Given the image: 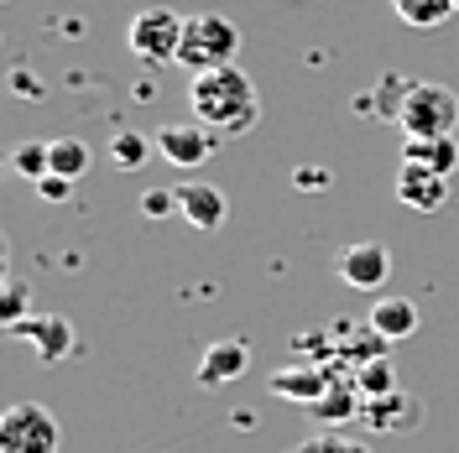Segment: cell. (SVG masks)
<instances>
[{
	"mask_svg": "<svg viewBox=\"0 0 459 453\" xmlns=\"http://www.w3.org/2000/svg\"><path fill=\"white\" fill-rule=\"evenodd\" d=\"M188 105H194V120L214 125V131H225V136H246V131H256V120H261L256 84H251L235 63L209 68V73H194V84H188Z\"/></svg>",
	"mask_w": 459,
	"mask_h": 453,
	"instance_id": "cell-1",
	"label": "cell"
},
{
	"mask_svg": "<svg viewBox=\"0 0 459 453\" xmlns=\"http://www.w3.org/2000/svg\"><path fill=\"white\" fill-rule=\"evenodd\" d=\"M240 53V31L230 16L220 11H199V16H188L183 21V47H178V63L188 68V73H209V68H225L235 63Z\"/></svg>",
	"mask_w": 459,
	"mask_h": 453,
	"instance_id": "cell-2",
	"label": "cell"
},
{
	"mask_svg": "<svg viewBox=\"0 0 459 453\" xmlns=\"http://www.w3.org/2000/svg\"><path fill=\"white\" fill-rule=\"evenodd\" d=\"M402 136H455L459 125V94H449L444 84H407V99L397 110Z\"/></svg>",
	"mask_w": 459,
	"mask_h": 453,
	"instance_id": "cell-3",
	"label": "cell"
},
{
	"mask_svg": "<svg viewBox=\"0 0 459 453\" xmlns=\"http://www.w3.org/2000/svg\"><path fill=\"white\" fill-rule=\"evenodd\" d=\"M183 21H188V16H178L168 5H146V11L131 16V27H126V47L142 57V63H178Z\"/></svg>",
	"mask_w": 459,
	"mask_h": 453,
	"instance_id": "cell-4",
	"label": "cell"
},
{
	"mask_svg": "<svg viewBox=\"0 0 459 453\" xmlns=\"http://www.w3.org/2000/svg\"><path fill=\"white\" fill-rule=\"evenodd\" d=\"M57 443H63L57 417L42 401H16L0 417V453H57Z\"/></svg>",
	"mask_w": 459,
	"mask_h": 453,
	"instance_id": "cell-5",
	"label": "cell"
},
{
	"mask_svg": "<svg viewBox=\"0 0 459 453\" xmlns=\"http://www.w3.org/2000/svg\"><path fill=\"white\" fill-rule=\"evenodd\" d=\"M334 271H340V282L355 286V292H381L386 277H392V251H386L381 240H355V245L340 251Z\"/></svg>",
	"mask_w": 459,
	"mask_h": 453,
	"instance_id": "cell-6",
	"label": "cell"
},
{
	"mask_svg": "<svg viewBox=\"0 0 459 453\" xmlns=\"http://www.w3.org/2000/svg\"><path fill=\"white\" fill-rule=\"evenodd\" d=\"M11 334L27 339L31 349L42 355V365H63V360L79 349V334H74V323H68L63 312H31L27 323H16Z\"/></svg>",
	"mask_w": 459,
	"mask_h": 453,
	"instance_id": "cell-7",
	"label": "cell"
},
{
	"mask_svg": "<svg viewBox=\"0 0 459 453\" xmlns=\"http://www.w3.org/2000/svg\"><path fill=\"white\" fill-rule=\"evenodd\" d=\"M157 151L168 157V167H204L214 157V136L204 120H172L157 131Z\"/></svg>",
	"mask_w": 459,
	"mask_h": 453,
	"instance_id": "cell-8",
	"label": "cell"
},
{
	"mask_svg": "<svg viewBox=\"0 0 459 453\" xmlns=\"http://www.w3.org/2000/svg\"><path fill=\"white\" fill-rule=\"evenodd\" d=\"M397 199L418 214H438L449 203V177L433 167H418V162H402L397 167Z\"/></svg>",
	"mask_w": 459,
	"mask_h": 453,
	"instance_id": "cell-9",
	"label": "cell"
},
{
	"mask_svg": "<svg viewBox=\"0 0 459 453\" xmlns=\"http://www.w3.org/2000/svg\"><path fill=\"white\" fill-rule=\"evenodd\" d=\"M172 193H178V214H183L194 229H204V235H209V229H220L230 219V203H225V193H220L214 183L188 177V183H178Z\"/></svg>",
	"mask_w": 459,
	"mask_h": 453,
	"instance_id": "cell-10",
	"label": "cell"
},
{
	"mask_svg": "<svg viewBox=\"0 0 459 453\" xmlns=\"http://www.w3.org/2000/svg\"><path fill=\"white\" fill-rule=\"evenodd\" d=\"M251 370V344L246 339H220L199 355V386H230Z\"/></svg>",
	"mask_w": 459,
	"mask_h": 453,
	"instance_id": "cell-11",
	"label": "cell"
},
{
	"mask_svg": "<svg viewBox=\"0 0 459 453\" xmlns=\"http://www.w3.org/2000/svg\"><path fill=\"white\" fill-rule=\"evenodd\" d=\"M371 334L386 344H402L418 334V323H423V312H418V303H407V297H376L371 303Z\"/></svg>",
	"mask_w": 459,
	"mask_h": 453,
	"instance_id": "cell-12",
	"label": "cell"
},
{
	"mask_svg": "<svg viewBox=\"0 0 459 453\" xmlns=\"http://www.w3.org/2000/svg\"><path fill=\"white\" fill-rule=\"evenodd\" d=\"M366 423H371L376 432H407V427L423 423V401L402 397V391H386V397H376L371 406H366Z\"/></svg>",
	"mask_w": 459,
	"mask_h": 453,
	"instance_id": "cell-13",
	"label": "cell"
},
{
	"mask_svg": "<svg viewBox=\"0 0 459 453\" xmlns=\"http://www.w3.org/2000/svg\"><path fill=\"white\" fill-rule=\"evenodd\" d=\"M272 397H282V401H303V406H314L324 391H329V375L324 370H314V365H287V370H277L272 380Z\"/></svg>",
	"mask_w": 459,
	"mask_h": 453,
	"instance_id": "cell-14",
	"label": "cell"
},
{
	"mask_svg": "<svg viewBox=\"0 0 459 453\" xmlns=\"http://www.w3.org/2000/svg\"><path fill=\"white\" fill-rule=\"evenodd\" d=\"M402 162H418V167L449 172L459 167V136H407L402 141Z\"/></svg>",
	"mask_w": 459,
	"mask_h": 453,
	"instance_id": "cell-15",
	"label": "cell"
},
{
	"mask_svg": "<svg viewBox=\"0 0 459 453\" xmlns=\"http://www.w3.org/2000/svg\"><path fill=\"white\" fill-rule=\"evenodd\" d=\"M48 162H53L57 177L79 183V177L94 167V151H89V141H79V136H53V141H48Z\"/></svg>",
	"mask_w": 459,
	"mask_h": 453,
	"instance_id": "cell-16",
	"label": "cell"
},
{
	"mask_svg": "<svg viewBox=\"0 0 459 453\" xmlns=\"http://www.w3.org/2000/svg\"><path fill=\"white\" fill-rule=\"evenodd\" d=\"M392 11H397L402 27H412V31H433V27H444V21L455 16L459 5H455V0H392Z\"/></svg>",
	"mask_w": 459,
	"mask_h": 453,
	"instance_id": "cell-17",
	"label": "cell"
},
{
	"mask_svg": "<svg viewBox=\"0 0 459 453\" xmlns=\"http://www.w3.org/2000/svg\"><path fill=\"white\" fill-rule=\"evenodd\" d=\"M152 146H157V141H146L142 131H115V136H110V162L120 172H142L146 157H152Z\"/></svg>",
	"mask_w": 459,
	"mask_h": 453,
	"instance_id": "cell-18",
	"label": "cell"
},
{
	"mask_svg": "<svg viewBox=\"0 0 459 453\" xmlns=\"http://www.w3.org/2000/svg\"><path fill=\"white\" fill-rule=\"evenodd\" d=\"M11 172H16V177H31V183H42V177L53 172V162H48V141H22L16 151H11Z\"/></svg>",
	"mask_w": 459,
	"mask_h": 453,
	"instance_id": "cell-19",
	"label": "cell"
},
{
	"mask_svg": "<svg viewBox=\"0 0 459 453\" xmlns=\"http://www.w3.org/2000/svg\"><path fill=\"white\" fill-rule=\"evenodd\" d=\"M350 406H355V386H340V391H324L308 412H314V423H344Z\"/></svg>",
	"mask_w": 459,
	"mask_h": 453,
	"instance_id": "cell-20",
	"label": "cell"
},
{
	"mask_svg": "<svg viewBox=\"0 0 459 453\" xmlns=\"http://www.w3.org/2000/svg\"><path fill=\"white\" fill-rule=\"evenodd\" d=\"M31 297H27V282H16V277H11V282H5V297H0V323H5V329H16V323H27L31 318Z\"/></svg>",
	"mask_w": 459,
	"mask_h": 453,
	"instance_id": "cell-21",
	"label": "cell"
},
{
	"mask_svg": "<svg viewBox=\"0 0 459 453\" xmlns=\"http://www.w3.org/2000/svg\"><path fill=\"white\" fill-rule=\"evenodd\" d=\"M355 391H360V397H386V391H397V380H392V365H386V360H376V365H366L360 370V375H355Z\"/></svg>",
	"mask_w": 459,
	"mask_h": 453,
	"instance_id": "cell-22",
	"label": "cell"
},
{
	"mask_svg": "<svg viewBox=\"0 0 459 453\" xmlns=\"http://www.w3.org/2000/svg\"><path fill=\"white\" fill-rule=\"evenodd\" d=\"M142 214L146 219H168V214H178V193H172V188H146L142 193Z\"/></svg>",
	"mask_w": 459,
	"mask_h": 453,
	"instance_id": "cell-23",
	"label": "cell"
},
{
	"mask_svg": "<svg viewBox=\"0 0 459 453\" xmlns=\"http://www.w3.org/2000/svg\"><path fill=\"white\" fill-rule=\"evenodd\" d=\"M37 199H42V203H68V199H74V183H68V177H57V172H48V177L37 183Z\"/></svg>",
	"mask_w": 459,
	"mask_h": 453,
	"instance_id": "cell-24",
	"label": "cell"
},
{
	"mask_svg": "<svg viewBox=\"0 0 459 453\" xmlns=\"http://www.w3.org/2000/svg\"><path fill=\"white\" fill-rule=\"evenodd\" d=\"M298 188H308V193H318V188H329V172H318V167H298V177H292Z\"/></svg>",
	"mask_w": 459,
	"mask_h": 453,
	"instance_id": "cell-25",
	"label": "cell"
},
{
	"mask_svg": "<svg viewBox=\"0 0 459 453\" xmlns=\"http://www.w3.org/2000/svg\"><path fill=\"white\" fill-rule=\"evenodd\" d=\"M11 89H16V94H22V99H37V94H42V84H37V79H31L27 68H16V73H11Z\"/></svg>",
	"mask_w": 459,
	"mask_h": 453,
	"instance_id": "cell-26",
	"label": "cell"
},
{
	"mask_svg": "<svg viewBox=\"0 0 459 453\" xmlns=\"http://www.w3.org/2000/svg\"><path fill=\"white\" fill-rule=\"evenodd\" d=\"M455 5H459V0H455Z\"/></svg>",
	"mask_w": 459,
	"mask_h": 453,
	"instance_id": "cell-27",
	"label": "cell"
}]
</instances>
